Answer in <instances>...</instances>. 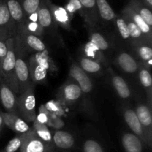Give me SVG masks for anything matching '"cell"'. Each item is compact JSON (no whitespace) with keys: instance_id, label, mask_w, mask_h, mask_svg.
I'll return each instance as SVG.
<instances>
[{"instance_id":"obj_1","label":"cell","mask_w":152,"mask_h":152,"mask_svg":"<svg viewBox=\"0 0 152 152\" xmlns=\"http://www.w3.org/2000/svg\"><path fill=\"white\" fill-rule=\"evenodd\" d=\"M7 52L0 64V76L4 84L15 94H19V86L16 77V56H15V37L7 39Z\"/></svg>"},{"instance_id":"obj_32","label":"cell","mask_w":152,"mask_h":152,"mask_svg":"<svg viewBox=\"0 0 152 152\" xmlns=\"http://www.w3.org/2000/svg\"><path fill=\"white\" fill-rule=\"evenodd\" d=\"M90 42L96 45L102 52L107 51L110 49V45L103 35L91 28L90 31Z\"/></svg>"},{"instance_id":"obj_36","label":"cell","mask_w":152,"mask_h":152,"mask_svg":"<svg viewBox=\"0 0 152 152\" xmlns=\"http://www.w3.org/2000/svg\"><path fill=\"white\" fill-rule=\"evenodd\" d=\"M64 7L71 16H73L74 13H77L82 16L83 7H82L80 0H69Z\"/></svg>"},{"instance_id":"obj_5","label":"cell","mask_w":152,"mask_h":152,"mask_svg":"<svg viewBox=\"0 0 152 152\" xmlns=\"http://www.w3.org/2000/svg\"><path fill=\"white\" fill-rule=\"evenodd\" d=\"M21 136L22 145L20 152H49L53 148L40 139L32 129H30Z\"/></svg>"},{"instance_id":"obj_14","label":"cell","mask_w":152,"mask_h":152,"mask_svg":"<svg viewBox=\"0 0 152 152\" xmlns=\"http://www.w3.org/2000/svg\"><path fill=\"white\" fill-rule=\"evenodd\" d=\"M121 14L125 15V16H128L134 23L137 25V26L140 29L142 33L143 34L144 37L147 39L150 45H152V30L151 27L148 26L145 21L141 18L138 13H137L129 5H126L124 8L123 9L121 12Z\"/></svg>"},{"instance_id":"obj_30","label":"cell","mask_w":152,"mask_h":152,"mask_svg":"<svg viewBox=\"0 0 152 152\" xmlns=\"http://www.w3.org/2000/svg\"><path fill=\"white\" fill-rule=\"evenodd\" d=\"M84 51L86 53V57L93 59V60L99 62L101 65H104V64L105 65L106 64L105 56L103 52L101 51L96 45H94L90 41L88 42L86 45H85Z\"/></svg>"},{"instance_id":"obj_18","label":"cell","mask_w":152,"mask_h":152,"mask_svg":"<svg viewBox=\"0 0 152 152\" xmlns=\"http://www.w3.org/2000/svg\"><path fill=\"white\" fill-rule=\"evenodd\" d=\"M116 60L119 68L127 74H135L140 68L137 61L127 52H120Z\"/></svg>"},{"instance_id":"obj_15","label":"cell","mask_w":152,"mask_h":152,"mask_svg":"<svg viewBox=\"0 0 152 152\" xmlns=\"http://www.w3.org/2000/svg\"><path fill=\"white\" fill-rule=\"evenodd\" d=\"M1 114L2 116L4 126H7L13 132L17 133L18 134L26 133L31 129L25 120L16 114L3 111H1Z\"/></svg>"},{"instance_id":"obj_29","label":"cell","mask_w":152,"mask_h":152,"mask_svg":"<svg viewBox=\"0 0 152 152\" xmlns=\"http://www.w3.org/2000/svg\"><path fill=\"white\" fill-rule=\"evenodd\" d=\"M33 130L35 132L37 136L45 142L48 145L53 148V139H52V134L49 130L48 126L45 123H41L39 121L37 118L33 122Z\"/></svg>"},{"instance_id":"obj_31","label":"cell","mask_w":152,"mask_h":152,"mask_svg":"<svg viewBox=\"0 0 152 152\" xmlns=\"http://www.w3.org/2000/svg\"><path fill=\"white\" fill-rule=\"evenodd\" d=\"M80 68L86 73L89 74H96L102 71V65L96 61L91 59L86 56H81L79 59V63Z\"/></svg>"},{"instance_id":"obj_6","label":"cell","mask_w":152,"mask_h":152,"mask_svg":"<svg viewBox=\"0 0 152 152\" xmlns=\"http://www.w3.org/2000/svg\"><path fill=\"white\" fill-rule=\"evenodd\" d=\"M17 28L10 16L4 0H0V38L8 39L16 35Z\"/></svg>"},{"instance_id":"obj_8","label":"cell","mask_w":152,"mask_h":152,"mask_svg":"<svg viewBox=\"0 0 152 152\" xmlns=\"http://www.w3.org/2000/svg\"><path fill=\"white\" fill-rule=\"evenodd\" d=\"M136 115L140 123L141 126L146 137L148 147L151 148L152 145V114L151 108L147 104L140 103L134 110Z\"/></svg>"},{"instance_id":"obj_10","label":"cell","mask_w":152,"mask_h":152,"mask_svg":"<svg viewBox=\"0 0 152 152\" xmlns=\"http://www.w3.org/2000/svg\"><path fill=\"white\" fill-rule=\"evenodd\" d=\"M0 102L5 108L6 112L16 114L18 117L19 112L17 109V97L8 86L1 80L0 82Z\"/></svg>"},{"instance_id":"obj_9","label":"cell","mask_w":152,"mask_h":152,"mask_svg":"<svg viewBox=\"0 0 152 152\" xmlns=\"http://www.w3.org/2000/svg\"><path fill=\"white\" fill-rule=\"evenodd\" d=\"M69 78L77 83L83 94H88L93 91L94 86L91 80L77 62H73L70 67Z\"/></svg>"},{"instance_id":"obj_3","label":"cell","mask_w":152,"mask_h":152,"mask_svg":"<svg viewBox=\"0 0 152 152\" xmlns=\"http://www.w3.org/2000/svg\"><path fill=\"white\" fill-rule=\"evenodd\" d=\"M17 109L22 120L33 123L37 117L34 87L31 88L17 97Z\"/></svg>"},{"instance_id":"obj_38","label":"cell","mask_w":152,"mask_h":152,"mask_svg":"<svg viewBox=\"0 0 152 152\" xmlns=\"http://www.w3.org/2000/svg\"><path fill=\"white\" fill-rule=\"evenodd\" d=\"M46 126H50L56 130H60V129H62L64 126V122L60 117L53 114L48 120Z\"/></svg>"},{"instance_id":"obj_34","label":"cell","mask_w":152,"mask_h":152,"mask_svg":"<svg viewBox=\"0 0 152 152\" xmlns=\"http://www.w3.org/2000/svg\"><path fill=\"white\" fill-rule=\"evenodd\" d=\"M26 17L37 11L41 0H19Z\"/></svg>"},{"instance_id":"obj_27","label":"cell","mask_w":152,"mask_h":152,"mask_svg":"<svg viewBox=\"0 0 152 152\" xmlns=\"http://www.w3.org/2000/svg\"><path fill=\"white\" fill-rule=\"evenodd\" d=\"M128 5L132 7L137 13L141 16L145 23L149 27H152L151 10L147 7L140 0H130Z\"/></svg>"},{"instance_id":"obj_24","label":"cell","mask_w":152,"mask_h":152,"mask_svg":"<svg viewBox=\"0 0 152 152\" xmlns=\"http://www.w3.org/2000/svg\"><path fill=\"white\" fill-rule=\"evenodd\" d=\"M138 77L140 82L141 86L144 88V90L146 92V94L148 96V106L151 108V94H152V78L150 71L144 67L143 65H141L138 71Z\"/></svg>"},{"instance_id":"obj_7","label":"cell","mask_w":152,"mask_h":152,"mask_svg":"<svg viewBox=\"0 0 152 152\" xmlns=\"http://www.w3.org/2000/svg\"><path fill=\"white\" fill-rule=\"evenodd\" d=\"M50 0H41L37 10V16L40 26L44 32H54L58 25L55 22L50 9Z\"/></svg>"},{"instance_id":"obj_4","label":"cell","mask_w":152,"mask_h":152,"mask_svg":"<svg viewBox=\"0 0 152 152\" xmlns=\"http://www.w3.org/2000/svg\"><path fill=\"white\" fill-rule=\"evenodd\" d=\"M15 39L25 52L28 50L31 52L42 53L46 50V45L43 42L42 38L31 34L22 27L17 28Z\"/></svg>"},{"instance_id":"obj_28","label":"cell","mask_w":152,"mask_h":152,"mask_svg":"<svg viewBox=\"0 0 152 152\" xmlns=\"http://www.w3.org/2000/svg\"><path fill=\"white\" fill-rule=\"evenodd\" d=\"M133 48H134L138 57L144 64L143 66L148 68V70L151 69L152 65L151 45L148 44H139L137 45H134Z\"/></svg>"},{"instance_id":"obj_20","label":"cell","mask_w":152,"mask_h":152,"mask_svg":"<svg viewBox=\"0 0 152 152\" xmlns=\"http://www.w3.org/2000/svg\"><path fill=\"white\" fill-rule=\"evenodd\" d=\"M121 143L125 152H143L144 143L133 133L123 134Z\"/></svg>"},{"instance_id":"obj_23","label":"cell","mask_w":152,"mask_h":152,"mask_svg":"<svg viewBox=\"0 0 152 152\" xmlns=\"http://www.w3.org/2000/svg\"><path fill=\"white\" fill-rule=\"evenodd\" d=\"M111 85L119 96L123 99H129L132 96V91L126 80L120 76L113 74Z\"/></svg>"},{"instance_id":"obj_40","label":"cell","mask_w":152,"mask_h":152,"mask_svg":"<svg viewBox=\"0 0 152 152\" xmlns=\"http://www.w3.org/2000/svg\"><path fill=\"white\" fill-rule=\"evenodd\" d=\"M147 7L151 10V7H152V0H140Z\"/></svg>"},{"instance_id":"obj_39","label":"cell","mask_w":152,"mask_h":152,"mask_svg":"<svg viewBox=\"0 0 152 152\" xmlns=\"http://www.w3.org/2000/svg\"><path fill=\"white\" fill-rule=\"evenodd\" d=\"M7 52V39L0 38V64L5 57Z\"/></svg>"},{"instance_id":"obj_21","label":"cell","mask_w":152,"mask_h":152,"mask_svg":"<svg viewBox=\"0 0 152 152\" xmlns=\"http://www.w3.org/2000/svg\"><path fill=\"white\" fill-rule=\"evenodd\" d=\"M4 1L10 16L16 24V28H18L24 23L26 19L22 4L19 0H4Z\"/></svg>"},{"instance_id":"obj_26","label":"cell","mask_w":152,"mask_h":152,"mask_svg":"<svg viewBox=\"0 0 152 152\" xmlns=\"http://www.w3.org/2000/svg\"><path fill=\"white\" fill-rule=\"evenodd\" d=\"M19 27H22V28L26 30L29 33L35 36H37L40 38H42L45 34L42 28L40 26L39 23L37 11L31 14V16L26 17L24 23Z\"/></svg>"},{"instance_id":"obj_35","label":"cell","mask_w":152,"mask_h":152,"mask_svg":"<svg viewBox=\"0 0 152 152\" xmlns=\"http://www.w3.org/2000/svg\"><path fill=\"white\" fill-rule=\"evenodd\" d=\"M83 152H105L103 146L94 139H87L84 141L82 148Z\"/></svg>"},{"instance_id":"obj_42","label":"cell","mask_w":152,"mask_h":152,"mask_svg":"<svg viewBox=\"0 0 152 152\" xmlns=\"http://www.w3.org/2000/svg\"><path fill=\"white\" fill-rule=\"evenodd\" d=\"M1 81V76H0V82Z\"/></svg>"},{"instance_id":"obj_12","label":"cell","mask_w":152,"mask_h":152,"mask_svg":"<svg viewBox=\"0 0 152 152\" xmlns=\"http://www.w3.org/2000/svg\"><path fill=\"white\" fill-rule=\"evenodd\" d=\"M123 118L129 129L132 131L133 134H134L141 140L144 145H146L148 146L146 137H145L143 129L141 126L140 123L137 117L134 110L130 108H125L123 110Z\"/></svg>"},{"instance_id":"obj_13","label":"cell","mask_w":152,"mask_h":152,"mask_svg":"<svg viewBox=\"0 0 152 152\" xmlns=\"http://www.w3.org/2000/svg\"><path fill=\"white\" fill-rule=\"evenodd\" d=\"M83 7L82 17L89 28H95L99 22L96 0H80Z\"/></svg>"},{"instance_id":"obj_17","label":"cell","mask_w":152,"mask_h":152,"mask_svg":"<svg viewBox=\"0 0 152 152\" xmlns=\"http://www.w3.org/2000/svg\"><path fill=\"white\" fill-rule=\"evenodd\" d=\"M53 146L59 149L70 150L75 146L76 140L72 134L63 130H56L52 134Z\"/></svg>"},{"instance_id":"obj_19","label":"cell","mask_w":152,"mask_h":152,"mask_svg":"<svg viewBox=\"0 0 152 152\" xmlns=\"http://www.w3.org/2000/svg\"><path fill=\"white\" fill-rule=\"evenodd\" d=\"M50 6L53 19H54V21L56 25L66 30H71V22L73 16H71L67 12L65 7H60L59 5H56V4H53L52 2H50Z\"/></svg>"},{"instance_id":"obj_33","label":"cell","mask_w":152,"mask_h":152,"mask_svg":"<svg viewBox=\"0 0 152 152\" xmlns=\"http://www.w3.org/2000/svg\"><path fill=\"white\" fill-rule=\"evenodd\" d=\"M114 23L122 39H123L126 42L131 43L130 34H129L127 25H126L123 18L121 16H117V17L114 19Z\"/></svg>"},{"instance_id":"obj_16","label":"cell","mask_w":152,"mask_h":152,"mask_svg":"<svg viewBox=\"0 0 152 152\" xmlns=\"http://www.w3.org/2000/svg\"><path fill=\"white\" fill-rule=\"evenodd\" d=\"M28 69L30 76L34 86L45 82L48 69L37 61L35 56H32L28 60Z\"/></svg>"},{"instance_id":"obj_22","label":"cell","mask_w":152,"mask_h":152,"mask_svg":"<svg viewBox=\"0 0 152 152\" xmlns=\"http://www.w3.org/2000/svg\"><path fill=\"white\" fill-rule=\"evenodd\" d=\"M121 16L123 18L126 25H127L131 37V44H132V46L137 45L139 44L150 45L148 42L147 41L146 39H145V37H144L143 34L140 31V29L137 26L136 24L134 23L128 16L123 14H121Z\"/></svg>"},{"instance_id":"obj_41","label":"cell","mask_w":152,"mask_h":152,"mask_svg":"<svg viewBox=\"0 0 152 152\" xmlns=\"http://www.w3.org/2000/svg\"><path fill=\"white\" fill-rule=\"evenodd\" d=\"M4 121H3V118L1 114V111H0V134H1V131H2L3 127H4Z\"/></svg>"},{"instance_id":"obj_37","label":"cell","mask_w":152,"mask_h":152,"mask_svg":"<svg viewBox=\"0 0 152 152\" xmlns=\"http://www.w3.org/2000/svg\"><path fill=\"white\" fill-rule=\"evenodd\" d=\"M21 145H22V136L21 134H18L9 141L5 148L1 152H16L20 149Z\"/></svg>"},{"instance_id":"obj_43","label":"cell","mask_w":152,"mask_h":152,"mask_svg":"<svg viewBox=\"0 0 152 152\" xmlns=\"http://www.w3.org/2000/svg\"><path fill=\"white\" fill-rule=\"evenodd\" d=\"M49 152H56V151H49Z\"/></svg>"},{"instance_id":"obj_2","label":"cell","mask_w":152,"mask_h":152,"mask_svg":"<svg viewBox=\"0 0 152 152\" xmlns=\"http://www.w3.org/2000/svg\"><path fill=\"white\" fill-rule=\"evenodd\" d=\"M15 56H16V77L19 86V94L24 93L31 88L35 87L32 83L28 62L25 59V51L15 39Z\"/></svg>"},{"instance_id":"obj_11","label":"cell","mask_w":152,"mask_h":152,"mask_svg":"<svg viewBox=\"0 0 152 152\" xmlns=\"http://www.w3.org/2000/svg\"><path fill=\"white\" fill-rule=\"evenodd\" d=\"M83 95L80 86L76 82L69 78L65 84L60 88L59 97L67 103H74L78 101Z\"/></svg>"},{"instance_id":"obj_25","label":"cell","mask_w":152,"mask_h":152,"mask_svg":"<svg viewBox=\"0 0 152 152\" xmlns=\"http://www.w3.org/2000/svg\"><path fill=\"white\" fill-rule=\"evenodd\" d=\"M99 20L106 22H114L117 14L107 0H96Z\"/></svg>"}]
</instances>
